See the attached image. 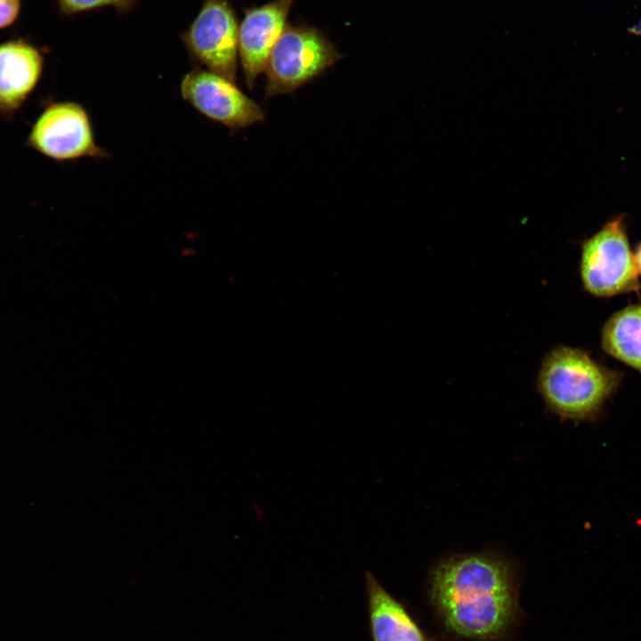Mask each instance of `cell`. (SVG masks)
Masks as SVG:
<instances>
[{
  "mask_svg": "<svg viewBox=\"0 0 641 641\" xmlns=\"http://www.w3.org/2000/svg\"><path fill=\"white\" fill-rule=\"evenodd\" d=\"M426 595L441 629L457 640L504 641L523 616L517 572L493 555L443 558L430 571Z\"/></svg>",
  "mask_w": 641,
  "mask_h": 641,
  "instance_id": "6da1fadb",
  "label": "cell"
},
{
  "mask_svg": "<svg viewBox=\"0 0 641 641\" xmlns=\"http://www.w3.org/2000/svg\"><path fill=\"white\" fill-rule=\"evenodd\" d=\"M622 377L621 372L600 364L583 350L559 346L544 357L537 385L554 413L576 421L592 420Z\"/></svg>",
  "mask_w": 641,
  "mask_h": 641,
  "instance_id": "7a4b0ae2",
  "label": "cell"
},
{
  "mask_svg": "<svg viewBox=\"0 0 641 641\" xmlns=\"http://www.w3.org/2000/svg\"><path fill=\"white\" fill-rule=\"evenodd\" d=\"M340 58L335 45L317 28L287 25L264 66L265 97L296 91Z\"/></svg>",
  "mask_w": 641,
  "mask_h": 641,
  "instance_id": "3957f363",
  "label": "cell"
},
{
  "mask_svg": "<svg viewBox=\"0 0 641 641\" xmlns=\"http://www.w3.org/2000/svg\"><path fill=\"white\" fill-rule=\"evenodd\" d=\"M624 219L604 223L581 244L580 274L586 291L596 296L641 290Z\"/></svg>",
  "mask_w": 641,
  "mask_h": 641,
  "instance_id": "277c9868",
  "label": "cell"
},
{
  "mask_svg": "<svg viewBox=\"0 0 641 641\" xmlns=\"http://www.w3.org/2000/svg\"><path fill=\"white\" fill-rule=\"evenodd\" d=\"M182 40L193 61L235 83L239 23L227 0H205Z\"/></svg>",
  "mask_w": 641,
  "mask_h": 641,
  "instance_id": "5b68a950",
  "label": "cell"
},
{
  "mask_svg": "<svg viewBox=\"0 0 641 641\" xmlns=\"http://www.w3.org/2000/svg\"><path fill=\"white\" fill-rule=\"evenodd\" d=\"M28 143L41 154L58 161L108 156L96 143L87 111L74 101L49 105L32 126Z\"/></svg>",
  "mask_w": 641,
  "mask_h": 641,
  "instance_id": "8992f818",
  "label": "cell"
},
{
  "mask_svg": "<svg viewBox=\"0 0 641 641\" xmlns=\"http://www.w3.org/2000/svg\"><path fill=\"white\" fill-rule=\"evenodd\" d=\"M183 99L206 118L231 129L264 120L261 107L234 82L200 67L186 73L180 84Z\"/></svg>",
  "mask_w": 641,
  "mask_h": 641,
  "instance_id": "52a82bcc",
  "label": "cell"
},
{
  "mask_svg": "<svg viewBox=\"0 0 641 641\" xmlns=\"http://www.w3.org/2000/svg\"><path fill=\"white\" fill-rule=\"evenodd\" d=\"M295 0H275L245 10L239 25V58L248 88L264 69L268 57L287 27Z\"/></svg>",
  "mask_w": 641,
  "mask_h": 641,
  "instance_id": "ba28073f",
  "label": "cell"
},
{
  "mask_svg": "<svg viewBox=\"0 0 641 641\" xmlns=\"http://www.w3.org/2000/svg\"><path fill=\"white\" fill-rule=\"evenodd\" d=\"M371 641H436L408 606L391 595L371 572L365 574Z\"/></svg>",
  "mask_w": 641,
  "mask_h": 641,
  "instance_id": "9c48e42d",
  "label": "cell"
},
{
  "mask_svg": "<svg viewBox=\"0 0 641 641\" xmlns=\"http://www.w3.org/2000/svg\"><path fill=\"white\" fill-rule=\"evenodd\" d=\"M44 57L33 45L22 40L0 44V112L17 110L37 86Z\"/></svg>",
  "mask_w": 641,
  "mask_h": 641,
  "instance_id": "30bf717a",
  "label": "cell"
},
{
  "mask_svg": "<svg viewBox=\"0 0 641 641\" xmlns=\"http://www.w3.org/2000/svg\"><path fill=\"white\" fill-rule=\"evenodd\" d=\"M601 345L641 374V302L623 307L605 321Z\"/></svg>",
  "mask_w": 641,
  "mask_h": 641,
  "instance_id": "8fae6325",
  "label": "cell"
},
{
  "mask_svg": "<svg viewBox=\"0 0 641 641\" xmlns=\"http://www.w3.org/2000/svg\"><path fill=\"white\" fill-rule=\"evenodd\" d=\"M136 0H58L62 12L75 14L96 8L110 5L121 12L133 8Z\"/></svg>",
  "mask_w": 641,
  "mask_h": 641,
  "instance_id": "7c38bea8",
  "label": "cell"
},
{
  "mask_svg": "<svg viewBox=\"0 0 641 641\" xmlns=\"http://www.w3.org/2000/svg\"><path fill=\"white\" fill-rule=\"evenodd\" d=\"M21 0H0V29L15 22L20 10Z\"/></svg>",
  "mask_w": 641,
  "mask_h": 641,
  "instance_id": "4fadbf2b",
  "label": "cell"
},
{
  "mask_svg": "<svg viewBox=\"0 0 641 641\" xmlns=\"http://www.w3.org/2000/svg\"><path fill=\"white\" fill-rule=\"evenodd\" d=\"M634 258L637 271L641 273V242L636 247Z\"/></svg>",
  "mask_w": 641,
  "mask_h": 641,
  "instance_id": "5bb4252c",
  "label": "cell"
}]
</instances>
